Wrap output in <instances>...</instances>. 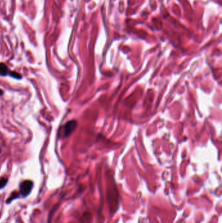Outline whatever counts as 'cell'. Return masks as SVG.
I'll list each match as a JSON object with an SVG mask.
<instances>
[{"label":"cell","mask_w":222,"mask_h":223,"mask_svg":"<svg viewBox=\"0 0 222 223\" xmlns=\"http://www.w3.org/2000/svg\"><path fill=\"white\" fill-rule=\"evenodd\" d=\"M33 187V182L31 180H25L19 185V193L23 198H26L31 194Z\"/></svg>","instance_id":"1"},{"label":"cell","mask_w":222,"mask_h":223,"mask_svg":"<svg viewBox=\"0 0 222 223\" xmlns=\"http://www.w3.org/2000/svg\"><path fill=\"white\" fill-rule=\"evenodd\" d=\"M77 125L78 123L76 120H70L68 121L64 126L65 136L66 137L72 134V133L76 129Z\"/></svg>","instance_id":"2"},{"label":"cell","mask_w":222,"mask_h":223,"mask_svg":"<svg viewBox=\"0 0 222 223\" xmlns=\"http://www.w3.org/2000/svg\"><path fill=\"white\" fill-rule=\"evenodd\" d=\"M20 198V193L18 192H16V191H14L12 192L11 195L8 197V198L5 201V204L9 205L10 204H11V202L12 201H14L16 199H18Z\"/></svg>","instance_id":"3"},{"label":"cell","mask_w":222,"mask_h":223,"mask_svg":"<svg viewBox=\"0 0 222 223\" xmlns=\"http://www.w3.org/2000/svg\"><path fill=\"white\" fill-rule=\"evenodd\" d=\"M9 71L7 66L3 63H0V76L4 77L9 74Z\"/></svg>","instance_id":"4"},{"label":"cell","mask_w":222,"mask_h":223,"mask_svg":"<svg viewBox=\"0 0 222 223\" xmlns=\"http://www.w3.org/2000/svg\"><path fill=\"white\" fill-rule=\"evenodd\" d=\"M8 182H9V180H8L7 178H0V190L5 187V186L8 183Z\"/></svg>","instance_id":"5"},{"label":"cell","mask_w":222,"mask_h":223,"mask_svg":"<svg viewBox=\"0 0 222 223\" xmlns=\"http://www.w3.org/2000/svg\"><path fill=\"white\" fill-rule=\"evenodd\" d=\"M9 74L11 76V77L15 78V79H17V80H20L22 78V76H21L19 73L15 72V71H11V72L9 73Z\"/></svg>","instance_id":"6"},{"label":"cell","mask_w":222,"mask_h":223,"mask_svg":"<svg viewBox=\"0 0 222 223\" xmlns=\"http://www.w3.org/2000/svg\"><path fill=\"white\" fill-rule=\"evenodd\" d=\"M3 94V91L0 89V96H2Z\"/></svg>","instance_id":"7"},{"label":"cell","mask_w":222,"mask_h":223,"mask_svg":"<svg viewBox=\"0 0 222 223\" xmlns=\"http://www.w3.org/2000/svg\"><path fill=\"white\" fill-rule=\"evenodd\" d=\"M0 152H1V151H0Z\"/></svg>","instance_id":"8"}]
</instances>
